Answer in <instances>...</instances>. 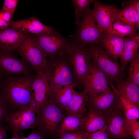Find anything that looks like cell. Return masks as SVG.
Segmentation results:
<instances>
[{
    "mask_svg": "<svg viewBox=\"0 0 139 139\" xmlns=\"http://www.w3.org/2000/svg\"><path fill=\"white\" fill-rule=\"evenodd\" d=\"M35 76L32 74L4 76L2 79L0 93L10 112L29 106L31 88Z\"/></svg>",
    "mask_w": 139,
    "mask_h": 139,
    "instance_id": "6da1fadb",
    "label": "cell"
},
{
    "mask_svg": "<svg viewBox=\"0 0 139 139\" xmlns=\"http://www.w3.org/2000/svg\"><path fill=\"white\" fill-rule=\"evenodd\" d=\"M44 73L51 88L76 86L72 65L67 53L47 59Z\"/></svg>",
    "mask_w": 139,
    "mask_h": 139,
    "instance_id": "7a4b0ae2",
    "label": "cell"
},
{
    "mask_svg": "<svg viewBox=\"0 0 139 139\" xmlns=\"http://www.w3.org/2000/svg\"><path fill=\"white\" fill-rule=\"evenodd\" d=\"M36 114L35 130L45 138L57 134L66 116L65 110L50 97Z\"/></svg>",
    "mask_w": 139,
    "mask_h": 139,
    "instance_id": "3957f363",
    "label": "cell"
},
{
    "mask_svg": "<svg viewBox=\"0 0 139 139\" xmlns=\"http://www.w3.org/2000/svg\"><path fill=\"white\" fill-rule=\"evenodd\" d=\"M88 51L93 63L105 75L111 85L123 79L124 72L117 60L111 59L99 45L91 46Z\"/></svg>",
    "mask_w": 139,
    "mask_h": 139,
    "instance_id": "277c9868",
    "label": "cell"
},
{
    "mask_svg": "<svg viewBox=\"0 0 139 139\" xmlns=\"http://www.w3.org/2000/svg\"><path fill=\"white\" fill-rule=\"evenodd\" d=\"M66 53L72 65L76 85L83 84L91 64L88 50L84 45L70 42L68 43Z\"/></svg>",
    "mask_w": 139,
    "mask_h": 139,
    "instance_id": "5b68a950",
    "label": "cell"
},
{
    "mask_svg": "<svg viewBox=\"0 0 139 139\" xmlns=\"http://www.w3.org/2000/svg\"><path fill=\"white\" fill-rule=\"evenodd\" d=\"M15 50L37 73L44 72L47 59L38 44L34 36H28Z\"/></svg>",
    "mask_w": 139,
    "mask_h": 139,
    "instance_id": "8992f818",
    "label": "cell"
},
{
    "mask_svg": "<svg viewBox=\"0 0 139 139\" xmlns=\"http://www.w3.org/2000/svg\"><path fill=\"white\" fill-rule=\"evenodd\" d=\"M87 106L105 116L110 115L115 109L122 107L120 97L114 90L99 94H87Z\"/></svg>",
    "mask_w": 139,
    "mask_h": 139,
    "instance_id": "52a82bcc",
    "label": "cell"
},
{
    "mask_svg": "<svg viewBox=\"0 0 139 139\" xmlns=\"http://www.w3.org/2000/svg\"><path fill=\"white\" fill-rule=\"evenodd\" d=\"M82 20L79 25L77 37L80 44L101 45L104 34L98 28L94 19L92 10L89 8L83 13Z\"/></svg>",
    "mask_w": 139,
    "mask_h": 139,
    "instance_id": "ba28073f",
    "label": "cell"
},
{
    "mask_svg": "<svg viewBox=\"0 0 139 139\" xmlns=\"http://www.w3.org/2000/svg\"><path fill=\"white\" fill-rule=\"evenodd\" d=\"M36 114L29 106L10 112L5 121L6 127L13 134L21 131L35 128Z\"/></svg>",
    "mask_w": 139,
    "mask_h": 139,
    "instance_id": "9c48e42d",
    "label": "cell"
},
{
    "mask_svg": "<svg viewBox=\"0 0 139 139\" xmlns=\"http://www.w3.org/2000/svg\"><path fill=\"white\" fill-rule=\"evenodd\" d=\"M51 89L44 72L37 73L30 90L29 106L37 113L50 98Z\"/></svg>",
    "mask_w": 139,
    "mask_h": 139,
    "instance_id": "30bf717a",
    "label": "cell"
},
{
    "mask_svg": "<svg viewBox=\"0 0 139 139\" xmlns=\"http://www.w3.org/2000/svg\"><path fill=\"white\" fill-rule=\"evenodd\" d=\"M34 36L38 44L47 58H53L66 53L68 43L56 32Z\"/></svg>",
    "mask_w": 139,
    "mask_h": 139,
    "instance_id": "8fae6325",
    "label": "cell"
},
{
    "mask_svg": "<svg viewBox=\"0 0 139 139\" xmlns=\"http://www.w3.org/2000/svg\"><path fill=\"white\" fill-rule=\"evenodd\" d=\"M33 69L31 65L23 59H19L12 54L0 50V74L2 76L32 74Z\"/></svg>",
    "mask_w": 139,
    "mask_h": 139,
    "instance_id": "7c38bea8",
    "label": "cell"
},
{
    "mask_svg": "<svg viewBox=\"0 0 139 139\" xmlns=\"http://www.w3.org/2000/svg\"><path fill=\"white\" fill-rule=\"evenodd\" d=\"M122 107L117 108L106 116V128L109 138L129 139L131 136L126 125V118Z\"/></svg>",
    "mask_w": 139,
    "mask_h": 139,
    "instance_id": "4fadbf2b",
    "label": "cell"
},
{
    "mask_svg": "<svg viewBox=\"0 0 139 139\" xmlns=\"http://www.w3.org/2000/svg\"><path fill=\"white\" fill-rule=\"evenodd\" d=\"M104 73L93 63L84 79L83 90L87 94H99L111 90Z\"/></svg>",
    "mask_w": 139,
    "mask_h": 139,
    "instance_id": "5bb4252c",
    "label": "cell"
},
{
    "mask_svg": "<svg viewBox=\"0 0 139 139\" xmlns=\"http://www.w3.org/2000/svg\"><path fill=\"white\" fill-rule=\"evenodd\" d=\"M92 12L97 25L105 34L115 18L116 8L113 5H106L95 0Z\"/></svg>",
    "mask_w": 139,
    "mask_h": 139,
    "instance_id": "9a60e30c",
    "label": "cell"
},
{
    "mask_svg": "<svg viewBox=\"0 0 139 139\" xmlns=\"http://www.w3.org/2000/svg\"><path fill=\"white\" fill-rule=\"evenodd\" d=\"M9 27L29 35H39L56 32L51 27L42 23L35 16L16 21H13Z\"/></svg>",
    "mask_w": 139,
    "mask_h": 139,
    "instance_id": "2e32d148",
    "label": "cell"
},
{
    "mask_svg": "<svg viewBox=\"0 0 139 139\" xmlns=\"http://www.w3.org/2000/svg\"><path fill=\"white\" fill-rule=\"evenodd\" d=\"M29 35L10 27L0 29V50L12 54Z\"/></svg>",
    "mask_w": 139,
    "mask_h": 139,
    "instance_id": "e0dca14e",
    "label": "cell"
},
{
    "mask_svg": "<svg viewBox=\"0 0 139 139\" xmlns=\"http://www.w3.org/2000/svg\"><path fill=\"white\" fill-rule=\"evenodd\" d=\"M116 83L115 87L113 85L111 86L120 97L139 106V87L128 79Z\"/></svg>",
    "mask_w": 139,
    "mask_h": 139,
    "instance_id": "ac0fdd59",
    "label": "cell"
},
{
    "mask_svg": "<svg viewBox=\"0 0 139 139\" xmlns=\"http://www.w3.org/2000/svg\"><path fill=\"white\" fill-rule=\"evenodd\" d=\"M139 34H135L125 37L124 47L119 57L120 65L124 72L128 64L138 53Z\"/></svg>",
    "mask_w": 139,
    "mask_h": 139,
    "instance_id": "d6986e66",
    "label": "cell"
},
{
    "mask_svg": "<svg viewBox=\"0 0 139 139\" xmlns=\"http://www.w3.org/2000/svg\"><path fill=\"white\" fill-rule=\"evenodd\" d=\"M83 118L82 130L87 133L97 132L105 128L106 125L107 118L102 114L88 109Z\"/></svg>",
    "mask_w": 139,
    "mask_h": 139,
    "instance_id": "ffe728a7",
    "label": "cell"
},
{
    "mask_svg": "<svg viewBox=\"0 0 139 139\" xmlns=\"http://www.w3.org/2000/svg\"><path fill=\"white\" fill-rule=\"evenodd\" d=\"M125 38L111 34H104L100 45L109 57L117 60L122 52Z\"/></svg>",
    "mask_w": 139,
    "mask_h": 139,
    "instance_id": "44dd1931",
    "label": "cell"
},
{
    "mask_svg": "<svg viewBox=\"0 0 139 139\" xmlns=\"http://www.w3.org/2000/svg\"><path fill=\"white\" fill-rule=\"evenodd\" d=\"M87 97V93L84 91L78 92L73 89L70 101L65 109L66 115L75 114L84 117L88 110Z\"/></svg>",
    "mask_w": 139,
    "mask_h": 139,
    "instance_id": "7402d4cb",
    "label": "cell"
},
{
    "mask_svg": "<svg viewBox=\"0 0 139 139\" xmlns=\"http://www.w3.org/2000/svg\"><path fill=\"white\" fill-rule=\"evenodd\" d=\"M84 117L77 114L66 115L63 119L57 135L74 132L82 130Z\"/></svg>",
    "mask_w": 139,
    "mask_h": 139,
    "instance_id": "603a6c76",
    "label": "cell"
},
{
    "mask_svg": "<svg viewBox=\"0 0 139 139\" xmlns=\"http://www.w3.org/2000/svg\"><path fill=\"white\" fill-rule=\"evenodd\" d=\"M73 87L63 86L51 88L50 97L65 110L71 100Z\"/></svg>",
    "mask_w": 139,
    "mask_h": 139,
    "instance_id": "cb8c5ba5",
    "label": "cell"
},
{
    "mask_svg": "<svg viewBox=\"0 0 139 139\" xmlns=\"http://www.w3.org/2000/svg\"><path fill=\"white\" fill-rule=\"evenodd\" d=\"M124 5L125 7L122 9L116 8L115 18L135 27L138 30L139 18L134 6L131 1Z\"/></svg>",
    "mask_w": 139,
    "mask_h": 139,
    "instance_id": "d4e9b609",
    "label": "cell"
},
{
    "mask_svg": "<svg viewBox=\"0 0 139 139\" xmlns=\"http://www.w3.org/2000/svg\"><path fill=\"white\" fill-rule=\"evenodd\" d=\"M137 30L135 27L115 18L105 34L125 37L135 34Z\"/></svg>",
    "mask_w": 139,
    "mask_h": 139,
    "instance_id": "484cf974",
    "label": "cell"
},
{
    "mask_svg": "<svg viewBox=\"0 0 139 139\" xmlns=\"http://www.w3.org/2000/svg\"><path fill=\"white\" fill-rule=\"evenodd\" d=\"M120 98L126 118L131 120L138 119L139 106L122 97H120Z\"/></svg>",
    "mask_w": 139,
    "mask_h": 139,
    "instance_id": "4316f807",
    "label": "cell"
},
{
    "mask_svg": "<svg viewBox=\"0 0 139 139\" xmlns=\"http://www.w3.org/2000/svg\"><path fill=\"white\" fill-rule=\"evenodd\" d=\"M95 0H73L72 3L75 10L76 24L79 25L81 23V18L84 12L89 7V5L94 3Z\"/></svg>",
    "mask_w": 139,
    "mask_h": 139,
    "instance_id": "83f0119b",
    "label": "cell"
},
{
    "mask_svg": "<svg viewBox=\"0 0 139 139\" xmlns=\"http://www.w3.org/2000/svg\"><path fill=\"white\" fill-rule=\"evenodd\" d=\"M127 72L128 79L139 87V54L130 62Z\"/></svg>",
    "mask_w": 139,
    "mask_h": 139,
    "instance_id": "f1b7e54d",
    "label": "cell"
},
{
    "mask_svg": "<svg viewBox=\"0 0 139 139\" xmlns=\"http://www.w3.org/2000/svg\"><path fill=\"white\" fill-rule=\"evenodd\" d=\"M126 125L127 129L131 136L135 139H139V123L137 120L126 119Z\"/></svg>",
    "mask_w": 139,
    "mask_h": 139,
    "instance_id": "f546056e",
    "label": "cell"
},
{
    "mask_svg": "<svg viewBox=\"0 0 139 139\" xmlns=\"http://www.w3.org/2000/svg\"><path fill=\"white\" fill-rule=\"evenodd\" d=\"M86 133L81 130L59 135L58 139H87Z\"/></svg>",
    "mask_w": 139,
    "mask_h": 139,
    "instance_id": "4dcf8cb0",
    "label": "cell"
},
{
    "mask_svg": "<svg viewBox=\"0 0 139 139\" xmlns=\"http://www.w3.org/2000/svg\"><path fill=\"white\" fill-rule=\"evenodd\" d=\"M9 112L8 106L0 93V123H5Z\"/></svg>",
    "mask_w": 139,
    "mask_h": 139,
    "instance_id": "1f68e13d",
    "label": "cell"
},
{
    "mask_svg": "<svg viewBox=\"0 0 139 139\" xmlns=\"http://www.w3.org/2000/svg\"><path fill=\"white\" fill-rule=\"evenodd\" d=\"M106 126L104 128L94 133H86L87 139H109L106 130Z\"/></svg>",
    "mask_w": 139,
    "mask_h": 139,
    "instance_id": "d6a6232c",
    "label": "cell"
},
{
    "mask_svg": "<svg viewBox=\"0 0 139 139\" xmlns=\"http://www.w3.org/2000/svg\"><path fill=\"white\" fill-rule=\"evenodd\" d=\"M18 2L17 0H5L2 9L14 14Z\"/></svg>",
    "mask_w": 139,
    "mask_h": 139,
    "instance_id": "836d02e7",
    "label": "cell"
},
{
    "mask_svg": "<svg viewBox=\"0 0 139 139\" xmlns=\"http://www.w3.org/2000/svg\"><path fill=\"white\" fill-rule=\"evenodd\" d=\"M20 139H45L44 136L36 130H33L30 134L27 137H25L20 132H17Z\"/></svg>",
    "mask_w": 139,
    "mask_h": 139,
    "instance_id": "e575fe53",
    "label": "cell"
},
{
    "mask_svg": "<svg viewBox=\"0 0 139 139\" xmlns=\"http://www.w3.org/2000/svg\"><path fill=\"white\" fill-rule=\"evenodd\" d=\"M14 14L3 9H0V18L4 21L10 24Z\"/></svg>",
    "mask_w": 139,
    "mask_h": 139,
    "instance_id": "d590c367",
    "label": "cell"
},
{
    "mask_svg": "<svg viewBox=\"0 0 139 139\" xmlns=\"http://www.w3.org/2000/svg\"><path fill=\"white\" fill-rule=\"evenodd\" d=\"M8 129L3 123H0V139H7Z\"/></svg>",
    "mask_w": 139,
    "mask_h": 139,
    "instance_id": "8d00e7d4",
    "label": "cell"
},
{
    "mask_svg": "<svg viewBox=\"0 0 139 139\" xmlns=\"http://www.w3.org/2000/svg\"><path fill=\"white\" fill-rule=\"evenodd\" d=\"M10 24L6 22L0 18V29H6L8 27Z\"/></svg>",
    "mask_w": 139,
    "mask_h": 139,
    "instance_id": "74e56055",
    "label": "cell"
},
{
    "mask_svg": "<svg viewBox=\"0 0 139 139\" xmlns=\"http://www.w3.org/2000/svg\"><path fill=\"white\" fill-rule=\"evenodd\" d=\"M10 139H20L18 133H13V135Z\"/></svg>",
    "mask_w": 139,
    "mask_h": 139,
    "instance_id": "f35d334b",
    "label": "cell"
},
{
    "mask_svg": "<svg viewBox=\"0 0 139 139\" xmlns=\"http://www.w3.org/2000/svg\"><path fill=\"white\" fill-rule=\"evenodd\" d=\"M2 76L0 74V88L2 86V79H1V76Z\"/></svg>",
    "mask_w": 139,
    "mask_h": 139,
    "instance_id": "ab89813d",
    "label": "cell"
}]
</instances>
